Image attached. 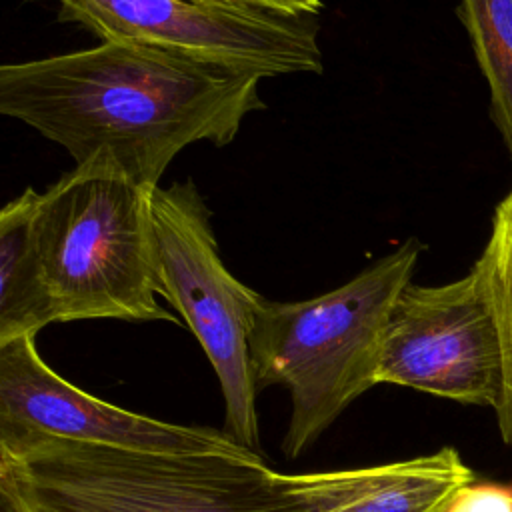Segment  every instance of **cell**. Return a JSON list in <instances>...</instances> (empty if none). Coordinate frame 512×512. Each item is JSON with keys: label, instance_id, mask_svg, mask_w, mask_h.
Wrapping results in <instances>:
<instances>
[{"label": "cell", "instance_id": "cell-1", "mask_svg": "<svg viewBox=\"0 0 512 512\" xmlns=\"http://www.w3.org/2000/svg\"><path fill=\"white\" fill-rule=\"evenodd\" d=\"M254 74L134 42L0 66V112L60 144L76 162L114 160L156 190L190 144L234 140L264 108Z\"/></svg>", "mask_w": 512, "mask_h": 512}, {"label": "cell", "instance_id": "cell-2", "mask_svg": "<svg viewBox=\"0 0 512 512\" xmlns=\"http://www.w3.org/2000/svg\"><path fill=\"white\" fill-rule=\"evenodd\" d=\"M368 472L284 474L262 458L158 454L44 436L0 446L28 512H318Z\"/></svg>", "mask_w": 512, "mask_h": 512}, {"label": "cell", "instance_id": "cell-3", "mask_svg": "<svg viewBox=\"0 0 512 512\" xmlns=\"http://www.w3.org/2000/svg\"><path fill=\"white\" fill-rule=\"evenodd\" d=\"M422 244L406 240L346 284L302 302L262 300L250 338L258 388L290 390L282 450L300 456L360 394L376 386L380 342Z\"/></svg>", "mask_w": 512, "mask_h": 512}, {"label": "cell", "instance_id": "cell-4", "mask_svg": "<svg viewBox=\"0 0 512 512\" xmlns=\"http://www.w3.org/2000/svg\"><path fill=\"white\" fill-rule=\"evenodd\" d=\"M152 194L106 156L40 194L34 240L54 322H176L156 300Z\"/></svg>", "mask_w": 512, "mask_h": 512}, {"label": "cell", "instance_id": "cell-5", "mask_svg": "<svg viewBox=\"0 0 512 512\" xmlns=\"http://www.w3.org/2000/svg\"><path fill=\"white\" fill-rule=\"evenodd\" d=\"M152 218L160 296L186 320L220 380L226 434L256 450L258 386L250 338L264 296L224 266L210 210L194 182L158 186L152 194Z\"/></svg>", "mask_w": 512, "mask_h": 512}, {"label": "cell", "instance_id": "cell-6", "mask_svg": "<svg viewBox=\"0 0 512 512\" xmlns=\"http://www.w3.org/2000/svg\"><path fill=\"white\" fill-rule=\"evenodd\" d=\"M58 20L102 42H134L226 70L272 78L320 74L316 18H280L200 0H54Z\"/></svg>", "mask_w": 512, "mask_h": 512}, {"label": "cell", "instance_id": "cell-7", "mask_svg": "<svg viewBox=\"0 0 512 512\" xmlns=\"http://www.w3.org/2000/svg\"><path fill=\"white\" fill-rule=\"evenodd\" d=\"M376 384H398L462 404L496 406L502 340L484 256L450 284L402 290L388 316Z\"/></svg>", "mask_w": 512, "mask_h": 512}, {"label": "cell", "instance_id": "cell-8", "mask_svg": "<svg viewBox=\"0 0 512 512\" xmlns=\"http://www.w3.org/2000/svg\"><path fill=\"white\" fill-rule=\"evenodd\" d=\"M44 436L158 454L260 458L226 432L162 422L86 394L60 378L26 334L0 344V446Z\"/></svg>", "mask_w": 512, "mask_h": 512}, {"label": "cell", "instance_id": "cell-9", "mask_svg": "<svg viewBox=\"0 0 512 512\" xmlns=\"http://www.w3.org/2000/svg\"><path fill=\"white\" fill-rule=\"evenodd\" d=\"M474 472L454 448L434 454L368 466L364 480L318 512H438Z\"/></svg>", "mask_w": 512, "mask_h": 512}, {"label": "cell", "instance_id": "cell-10", "mask_svg": "<svg viewBox=\"0 0 512 512\" xmlns=\"http://www.w3.org/2000/svg\"><path fill=\"white\" fill-rule=\"evenodd\" d=\"M38 200L26 188L0 212V344L54 322L34 240Z\"/></svg>", "mask_w": 512, "mask_h": 512}, {"label": "cell", "instance_id": "cell-11", "mask_svg": "<svg viewBox=\"0 0 512 512\" xmlns=\"http://www.w3.org/2000/svg\"><path fill=\"white\" fill-rule=\"evenodd\" d=\"M458 16L490 88V114L512 158V0H462Z\"/></svg>", "mask_w": 512, "mask_h": 512}, {"label": "cell", "instance_id": "cell-12", "mask_svg": "<svg viewBox=\"0 0 512 512\" xmlns=\"http://www.w3.org/2000/svg\"><path fill=\"white\" fill-rule=\"evenodd\" d=\"M482 256L490 272L502 340V388L494 410L502 438L512 446V192L494 212L492 236Z\"/></svg>", "mask_w": 512, "mask_h": 512}, {"label": "cell", "instance_id": "cell-13", "mask_svg": "<svg viewBox=\"0 0 512 512\" xmlns=\"http://www.w3.org/2000/svg\"><path fill=\"white\" fill-rule=\"evenodd\" d=\"M204 4L252 10L280 18H316L322 10V0H200Z\"/></svg>", "mask_w": 512, "mask_h": 512}, {"label": "cell", "instance_id": "cell-14", "mask_svg": "<svg viewBox=\"0 0 512 512\" xmlns=\"http://www.w3.org/2000/svg\"><path fill=\"white\" fill-rule=\"evenodd\" d=\"M0 512H28L8 478L0 476Z\"/></svg>", "mask_w": 512, "mask_h": 512}]
</instances>
